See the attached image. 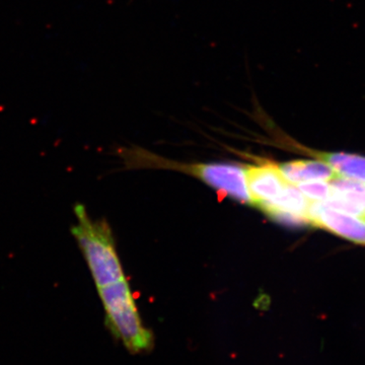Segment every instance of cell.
Returning <instances> with one entry per match:
<instances>
[{
    "label": "cell",
    "instance_id": "1",
    "mask_svg": "<svg viewBox=\"0 0 365 365\" xmlns=\"http://www.w3.org/2000/svg\"><path fill=\"white\" fill-rule=\"evenodd\" d=\"M76 223L72 235L83 252L91 276L98 288L125 279L114 239L109 225L104 220H91L85 206H74Z\"/></svg>",
    "mask_w": 365,
    "mask_h": 365
},
{
    "label": "cell",
    "instance_id": "2",
    "mask_svg": "<svg viewBox=\"0 0 365 365\" xmlns=\"http://www.w3.org/2000/svg\"><path fill=\"white\" fill-rule=\"evenodd\" d=\"M98 292L106 312V324L125 347L133 353L151 349L153 334L141 322L128 282L118 281L98 288Z\"/></svg>",
    "mask_w": 365,
    "mask_h": 365
},
{
    "label": "cell",
    "instance_id": "3",
    "mask_svg": "<svg viewBox=\"0 0 365 365\" xmlns=\"http://www.w3.org/2000/svg\"><path fill=\"white\" fill-rule=\"evenodd\" d=\"M187 173L216 191L242 204H252L246 169L235 163H198L186 167Z\"/></svg>",
    "mask_w": 365,
    "mask_h": 365
},
{
    "label": "cell",
    "instance_id": "4",
    "mask_svg": "<svg viewBox=\"0 0 365 365\" xmlns=\"http://www.w3.org/2000/svg\"><path fill=\"white\" fill-rule=\"evenodd\" d=\"M245 169L252 205L263 212L272 207L292 185L283 177L279 165L276 163L247 165Z\"/></svg>",
    "mask_w": 365,
    "mask_h": 365
},
{
    "label": "cell",
    "instance_id": "5",
    "mask_svg": "<svg viewBox=\"0 0 365 365\" xmlns=\"http://www.w3.org/2000/svg\"><path fill=\"white\" fill-rule=\"evenodd\" d=\"M309 225L336 235L365 245V218L345 212L323 202L313 201L309 210Z\"/></svg>",
    "mask_w": 365,
    "mask_h": 365
},
{
    "label": "cell",
    "instance_id": "6",
    "mask_svg": "<svg viewBox=\"0 0 365 365\" xmlns=\"http://www.w3.org/2000/svg\"><path fill=\"white\" fill-rule=\"evenodd\" d=\"M330 184V198L323 203L365 218V182L338 177Z\"/></svg>",
    "mask_w": 365,
    "mask_h": 365
},
{
    "label": "cell",
    "instance_id": "7",
    "mask_svg": "<svg viewBox=\"0 0 365 365\" xmlns=\"http://www.w3.org/2000/svg\"><path fill=\"white\" fill-rule=\"evenodd\" d=\"M280 172L292 185L311 182H332L337 174L327 163L314 158V160H294L281 163Z\"/></svg>",
    "mask_w": 365,
    "mask_h": 365
},
{
    "label": "cell",
    "instance_id": "8",
    "mask_svg": "<svg viewBox=\"0 0 365 365\" xmlns=\"http://www.w3.org/2000/svg\"><path fill=\"white\" fill-rule=\"evenodd\" d=\"M304 150L312 158L327 163L338 176L365 182V157L352 153Z\"/></svg>",
    "mask_w": 365,
    "mask_h": 365
}]
</instances>
